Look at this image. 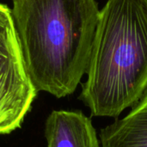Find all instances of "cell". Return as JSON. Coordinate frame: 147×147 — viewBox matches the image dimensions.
<instances>
[{
    "instance_id": "cell-1",
    "label": "cell",
    "mask_w": 147,
    "mask_h": 147,
    "mask_svg": "<svg viewBox=\"0 0 147 147\" xmlns=\"http://www.w3.org/2000/svg\"><path fill=\"white\" fill-rule=\"evenodd\" d=\"M28 76L57 98L75 92L87 72L100 9L96 0H11Z\"/></svg>"
},
{
    "instance_id": "cell-2",
    "label": "cell",
    "mask_w": 147,
    "mask_h": 147,
    "mask_svg": "<svg viewBox=\"0 0 147 147\" xmlns=\"http://www.w3.org/2000/svg\"><path fill=\"white\" fill-rule=\"evenodd\" d=\"M79 100L91 116L117 118L147 89V9L142 0H108L100 9Z\"/></svg>"
},
{
    "instance_id": "cell-3",
    "label": "cell",
    "mask_w": 147,
    "mask_h": 147,
    "mask_svg": "<svg viewBox=\"0 0 147 147\" xmlns=\"http://www.w3.org/2000/svg\"><path fill=\"white\" fill-rule=\"evenodd\" d=\"M37 93L24 64L11 9L0 3V135L22 127Z\"/></svg>"
},
{
    "instance_id": "cell-4",
    "label": "cell",
    "mask_w": 147,
    "mask_h": 147,
    "mask_svg": "<svg viewBox=\"0 0 147 147\" xmlns=\"http://www.w3.org/2000/svg\"><path fill=\"white\" fill-rule=\"evenodd\" d=\"M47 147H101L90 117L81 110H53L45 124Z\"/></svg>"
},
{
    "instance_id": "cell-5",
    "label": "cell",
    "mask_w": 147,
    "mask_h": 147,
    "mask_svg": "<svg viewBox=\"0 0 147 147\" xmlns=\"http://www.w3.org/2000/svg\"><path fill=\"white\" fill-rule=\"evenodd\" d=\"M101 147H147V89L132 109L102 128Z\"/></svg>"
},
{
    "instance_id": "cell-6",
    "label": "cell",
    "mask_w": 147,
    "mask_h": 147,
    "mask_svg": "<svg viewBox=\"0 0 147 147\" xmlns=\"http://www.w3.org/2000/svg\"><path fill=\"white\" fill-rule=\"evenodd\" d=\"M143 2H144V3H145V5H146V7L147 9V0H142Z\"/></svg>"
}]
</instances>
